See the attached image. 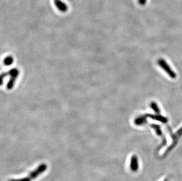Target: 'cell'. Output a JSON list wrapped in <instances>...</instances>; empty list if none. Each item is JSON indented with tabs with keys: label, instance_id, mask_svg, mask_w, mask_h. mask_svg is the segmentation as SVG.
Segmentation results:
<instances>
[{
	"label": "cell",
	"instance_id": "4",
	"mask_svg": "<svg viewBox=\"0 0 182 181\" xmlns=\"http://www.w3.org/2000/svg\"><path fill=\"white\" fill-rule=\"evenodd\" d=\"M130 169L131 171L135 172L139 169V160L136 155L131 156L130 159Z\"/></svg>",
	"mask_w": 182,
	"mask_h": 181
},
{
	"label": "cell",
	"instance_id": "7",
	"mask_svg": "<svg viewBox=\"0 0 182 181\" xmlns=\"http://www.w3.org/2000/svg\"><path fill=\"white\" fill-rule=\"evenodd\" d=\"M147 118H149L147 114H145V115H140V116H139V117L136 118L135 119V121H134L135 124L136 125H144L147 122Z\"/></svg>",
	"mask_w": 182,
	"mask_h": 181
},
{
	"label": "cell",
	"instance_id": "6",
	"mask_svg": "<svg viewBox=\"0 0 182 181\" xmlns=\"http://www.w3.org/2000/svg\"><path fill=\"white\" fill-rule=\"evenodd\" d=\"M54 4L58 9V10L62 12H66L68 10L67 5L61 0H54Z\"/></svg>",
	"mask_w": 182,
	"mask_h": 181
},
{
	"label": "cell",
	"instance_id": "2",
	"mask_svg": "<svg viewBox=\"0 0 182 181\" xmlns=\"http://www.w3.org/2000/svg\"><path fill=\"white\" fill-rule=\"evenodd\" d=\"M19 71L17 69V68H13L11 69L10 70H9L8 72L7 73H4L2 74L1 75V82L2 83H3V79L4 78L6 77L8 75H10L11 78L9 80V82L7 83V88L8 90H10L12 88L14 87V85L16 83V79L18 77V75H19Z\"/></svg>",
	"mask_w": 182,
	"mask_h": 181
},
{
	"label": "cell",
	"instance_id": "3",
	"mask_svg": "<svg viewBox=\"0 0 182 181\" xmlns=\"http://www.w3.org/2000/svg\"><path fill=\"white\" fill-rule=\"evenodd\" d=\"M158 65L167 74V75L172 78L175 79L176 78V74L173 71L172 68L168 65L166 61L163 59H159L157 61Z\"/></svg>",
	"mask_w": 182,
	"mask_h": 181
},
{
	"label": "cell",
	"instance_id": "9",
	"mask_svg": "<svg viewBox=\"0 0 182 181\" xmlns=\"http://www.w3.org/2000/svg\"><path fill=\"white\" fill-rule=\"evenodd\" d=\"M150 108L153 110V111L157 114H160V109L159 108V107H158L157 104L155 102H152L150 104Z\"/></svg>",
	"mask_w": 182,
	"mask_h": 181
},
{
	"label": "cell",
	"instance_id": "1",
	"mask_svg": "<svg viewBox=\"0 0 182 181\" xmlns=\"http://www.w3.org/2000/svg\"><path fill=\"white\" fill-rule=\"evenodd\" d=\"M47 168V164L43 163L40 164L37 168L36 169L32 171L31 173L24 178H22L20 179H11L9 181H31L35 179H36L37 177L40 176L42 174L44 173L46 171Z\"/></svg>",
	"mask_w": 182,
	"mask_h": 181
},
{
	"label": "cell",
	"instance_id": "12",
	"mask_svg": "<svg viewBox=\"0 0 182 181\" xmlns=\"http://www.w3.org/2000/svg\"><path fill=\"white\" fill-rule=\"evenodd\" d=\"M167 181V180H166V181Z\"/></svg>",
	"mask_w": 182,
	"mask_h": 181
},
{
	"label": "cell",
	"instance_id": "11",
	"mask_svg": "<svg viewBox=\"0 0 182 181\" xmlns=\"http://www.w3.org/2000/svg\"><path fill=\"white\" fill-rule=\"evenodd\" d=\"M14 61V59L11 56H8V57H5V59L4 60V64L5 65H10Z\"/></svg>",
	"mask_w": 182,
	"mask_h": 181
},
{
	"label": "cell",
	"instance_id": "10",
	"mask_svg": "<svg viewBox=\"0 0 182 181\" xmlns=\"http://www.w3.org/2000/svg\"><path fill=\"white\" fill-rule=\"evenodd\" d=\"M182 135V127L180 129H179L176 134L173 136V142H176L177 140Z\"/></svg>",
	"mask_w": 182,
	"mask_h": 181
},
{
	"label": "cell",
	"instance_id": "8",
	"mask_svg": "<svg viewBox=\"0 0 182 181\" xmlns=\"http://www.w3.org/2000/svg\"><path fill=\"white\" fill-rule=\"evenodd\" d=\"M150 126L155 130V131L156 132V134L159 136H162L163 132H162L160 126L159 125L151 124Z\"/></svg>",
	"mask_w": 182,
	"mask_h": 181
},
{
	"label": "cell",
	"instance_id": "5",
	"mask_svg": "<svg viewBox=\"0 0 182 181\" xmlns=\"http://www.w3.org/2000/svg\"><path fill=\"white\" fill-rule=\"evenodd\" d=\"M148 117L150 118L151 119H153V120H156L157 121H159L160 122H162L163 124H166L168 122V119L162 116L160 114H147Z\"/></svg>",
	"mask_w": 182,
	"mask_h": 181
}]
</instances>
